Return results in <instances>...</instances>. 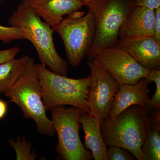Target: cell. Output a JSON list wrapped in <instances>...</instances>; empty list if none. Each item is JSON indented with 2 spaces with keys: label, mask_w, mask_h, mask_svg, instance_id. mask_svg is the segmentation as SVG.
Returning <instances> with one entry per match:
<instances>
[{
  "label": "cell",
  "mask_w": 160,
  "mask_h": 160,
  "mask_svg": "<svg viewBox=\"0 0 160 160\" xmlns=\"http://www.w3.org/2000/svg\"><path fill=\"white\" fill-rule=\"evenodd\" d=\"M149 125L146 108L135 105L124 109L113 121H102L100 129L106 146L121 147L138 160H145L142 148Z\"/></svg>",
  "instance_id": "cell-1"
},
{
  "label": "cell",
  "mask_w": 160,
  "mask_h": 160,
  "mask_svg": "<svg viewBox=\"0 0 160 160\" xmlns=\"http://www.w3.org/2000/svg\"><path fill=\"white\" fill-rule=\"evenodd\" d=\"M36 64L34 59L28 56L23 73L4 94L19 107L24 118L34 121L40 134L52 137L56 132L43 104Z\"/></svg>",
  "instance_id": "cell-2"
},
{
  "label": "cell",
  "mask_w": 160,
  "mask_h": 160,
  "mask_svg": "<svg viewBox=\"0 0 160 160\" xmlns=\"http://www.w3.org/2000/svg\"><path fill=\"white\" fill-rule=\"evenodd\" d=\"M10 26H17L22 30L25 39L30 41L37 52L43 65L51 71L62 76L68 72V64L58 53L53 43V30L40 17L22 3L9 18Z\"/></svg>",
  "instance_id": "cell-3"
},
{
  "label": "cell",
  "mask_w": 160,
  "mask_h": 160,
  "mask_svg": "<svg viewBox=\"0 0 160 160\" xmlns=\"http://www.w3.org/2000/svg\"><path fill=\"white\" fill-rule=\"evenodd\" d=\"M46 111L58 106L69 105L90 112L87 98L91 79H72L50 71L42 64H36Z\"/></svg>",
  "instance_id": "cell-4"
},
{
  "label": "cell",
  "mask_w": 160,
  "mask_h": 160,
  "mask_svg": "<svg viewBox=\"0 0 160 160\" xmlns=\"http://www.w3.org/2000/svg\"><path fill=\"white\" fill-rule=\"evenodd\" d=\"M133 0H95L87 6L93 14L95 35L89 55L117 46L120 28L135 6Z\"/></svg>",
  "instance_id": "cell-5"
},
{
  "label": "cell",
  "mask_w": 160,
  "mask_h": 160,
  "mask_svg": "<svg viewBox=\"0 0 160 160\" xmlns=\"http://www.w3.org/2000/svg\"><path fill=\"white\" fill-rule=\"evenodd\" d=\"M77 11L63 18L52 29L62 39L67 58L72 67L79 66L89 55L95 35L96 26L92 12Z\"/></svg>",
  "instance_id": "cell-6"
},
{
  "label": "cell",
  "mask_w": 160,
  "mask_h": 160,
  "mask_svg": "<svg viewBox=\"0 0 160 160\" xmlns=\"http://www.w3.org/2000/svg\"><path fill=\"white\" fill-rule=\"evenodd\" d=\"M52 122L58 142L56 151L65 160H92L91 152L87 150L79 135V118L84 110L72 106H58L51 109Z\"/></svg>",
  "instance_id": "cell-7"
},
{
  "label": "cell",
  "mask_w": 160,
  "mask_h": 160,
  "mask_svg": "<svg viewBox=\"0 0 160 160\" xmlns=\"http://www.w3.org/2000/svg\"><path fill=\"white\" fill-rule=\"evenodd\" d=\"M90 57L120 85L136 84L150 72L118 46L98 49Z\"/></svg>",
  "instance_id": "cell-8"
},
{
  "label": "cell",
  "mask_w": 160,
  "mask_h": 160,
  "mask_svg": "<svg viewBox=\"0 0 160 160\" xmlns=\"http://www.w3.org/2000/svg\"><path fill=\"white\" fill-rule=\"evenodd\" d=\"M87 65L91 79L87 98L89 113L102 121L107 118L120 85L93 59Z\"/></svg>",
  "instance_id": "cell-9"
},
{
  "label": "cell",
  "mask_w": 160,
  "mask_h": 160,
  "mask_svg": "<svg viewBox=\"0 0 160 160\" xmlns=\"http://www.w3.org/2000/svg\"><path fill=\"white\" fill-rule=\"evenodd\" d=\"M149 71L160 70V42L154 36L120 40L117 46Z\"/></svg>",
  "instance_id": "cell-10"
},
{
  "label": "cell",
  "mask_w": 160,
  "mask_h": 160,
  "mask_svg": "<svg viewBox=\"0 0 160 160\" xmlns=\"http://www.w3.org/2000/svg\"><path fill=\"white\" fill-rule=\"evenodd\" d=\"M151 82L146 77L142 78L136 84L120 85L106 119L113 121L124 109L133 105L146 107L150 99L148 85Z\"/></svg>",
  "instance_id": "cell-11"
},
{
  "label": "cell",
  "mask_w": 160,
  "mask_h": 160,
  "mask_svg": "<svg viewBox=\"0 0 160 160\" xmlns=\"http://www.w3.org/2000/svg\"><path fill=\"white\" fill-rule=\"evenodd\" d=\"M22 3L43 18L52 29L64 16L78 11L84 6L80 0H22Z\"/></svg>",
  "instance_id": "cell-12"
},
{
  "label": "cell",
  "mask_w": 160,
  "mask_h": 160,
  "mask_svg": "<svg viewBox=\"0 0 160 160\" xmlns=\"http://www.w3.org/2000/svg\"><path fill=\"white\" fill-rule=\"evenodd\" d=\"M155 20V10L135 6L120 28L119 40L154 36Z\"/></svg>",
  "instance_id": "cell-13"
},
{
  "label": "cell",
  "mask_w": 160,
  "mask_h": 160,
  "mask_svg": "<svg viewBox=\"0 0 160 160\" xmlns=\"http://www.w3.org/2000/svg\"><path fill=\"white\" fill-rule=\"evenodd\" d=\"M100 119L84 111L79 118L85 134V145L91 150L95 160H108V149L103 141Z\"/></svg>",
  "instance_id": "cell-14"
},
{
  "label": "cell",
  "mask_w": 160,
  "mask_h": 160,
  "mask_svg": "<svg viewBox=\"0 0 160 160\" xmlns=\"http://www.w3.org/2000/svg\"><path fill=\"white\" fill-rule=\"evenodd\" d=\"M28 56L0 64V94L5 93L17 81L25 69Z\"/></svg>",
  "instance_id": "cell-15"
},
{
  "label": "cell",
  "mask_w": 160,
  "mask_h": 160,
  "mask_svg": "<svg viewBox=\"0 0 160 160\" xmlns=\"http://www.w3.org/2000/svg\"><path fill=\"white\" fill-rule=\"evenodd\" d=\"M145 160H160V129L150 124L142 148Z\"/></svg>",
  "instance_id": "cell-16"
},
{
  "label": "cell",
  "mask_w": 160,
  "mask_h": 160,
  "mask_svg": "<svg viewBox=\"0 0 160 160\" xmlns=\"http://www.w3.org/2000/svg\"><path fill=\"white\" fill-rule=\"evenodd\" d=\"M9 145L14 149L17 160H34L37 157L36 152L32 150V145L24 137H18L15 141H9Z\"/></svg>",
  "instance_id": "cell-17"
},
{
  "label": "cell",
  "mask_w": 160,
  "mask_h": 160,
  "mask_svg": "<svg viewBox=\"0 0 160 160\" xmlns=\"http://www.w3.org/2000/svg\"><path fill=\"white\" fill-rule=\"evenodd\" d=\"M21 39H26L24 32L19 27L0 25V41L8 44L15 40Z\"/></svg>",
  "instance_id": "cell-18"
},
{
  "label": "cell",
  "mask_w": 160,
  "mask_h": 160,
  "mask_svg": "<svg viewBox=\"0 0 160 160\" xmlns=\"http://www.w3.org/2000/svg\"><path fill=\"white\" fill-rule=\"evenodd\" d=\"M147 77L154 82L156 89L149 104L145 108L146 109H160V70L150 71Z\"/></svg>",
  "instance_id": "cell-19"
},
{
  "label": "cell",
  "mask_w": 160,
  "mask_h": 160,
  "mask_svg": "<svg viewBox=\"0 0 160 160\" xmlns=\"http://www.w3.org/2000/svg\"><path fill=\"white\" fill-rule=\"evenodd\" d=\"M108 149V160H132L136 158L130 152L118 146H110Z\"/></svg>",
  "instance_id": "cell-20"
},
{
  "label": "cell",
  "mask_w": 160,
  "mask_h": 160,
  "mask_svg": "<svg viewBox=\"0 0 160 160\" xmlns=\"http://www.w3.org/2000/svg\"><path fill=\"white\" fill-rule=\"evenodd\" d=\"M20 51L18 47H14L6 50H0V64L6 62L15 58L17 55Z\"/></svg>",
  "instance_id": "cell-21"
},
{
  "label": "cell",
  "mask_w": 160,
  "mask_h": 160,
  "mask_svg": "<svg viewBox=\"0 0 160 160\" xmlns=\"http://www.w3.org/2000/svg\"><path fill=\"white\" fill-rule=\"evenodd\" d=\"M137 6L146 7L153 9L160 7V0H133Z\"/></svg>",
  "instance_id": "cell-22"
},
{
  "label": "cell",
  "mask_w": 160,
  "mask_h": 160,
  "mask_svg": "<svg viewBox=\"0 0 160 160\" xmlns=\"http://www.w3.org/2000/svg\"><path fill=\"white\" fill-rule=\"evenodd\" d=\"M155 20L154 23V37L160 42V7L155 9Z\"/></svg>",
  "instance_id": "cell-23"
},
{
  "label": "cell",
  "mask_w": 160,
  "mask_h": 160,
  "mask_svg": "<svg viewBox=\"0 0 160 160\" xmlns=\"http://www.w3.org/2000/svg\"><path fill=\"white\" fill-rule=\"evenodd\" d=\"M8 106L6 102L0 99V120L4 118L7 112Z\"/></svg>",
  "instance_id": "cell-24"
},
{
  "label": "cell",
  "mask_w": 160,
  "mask_h": 160,
  "mask_svg": "<svg viewBox=\"0 0 160 160\" xmlns=\"http://www.w3.org/2000/svg\"><path fill=\"white\" fill-rule=\"evenodd\" d=\"M83 4H84V6H88L90 3H92V2H94L95 0H80Z\"/></svg>",
  "instance_id": "cell-25"
}]
</instances>
